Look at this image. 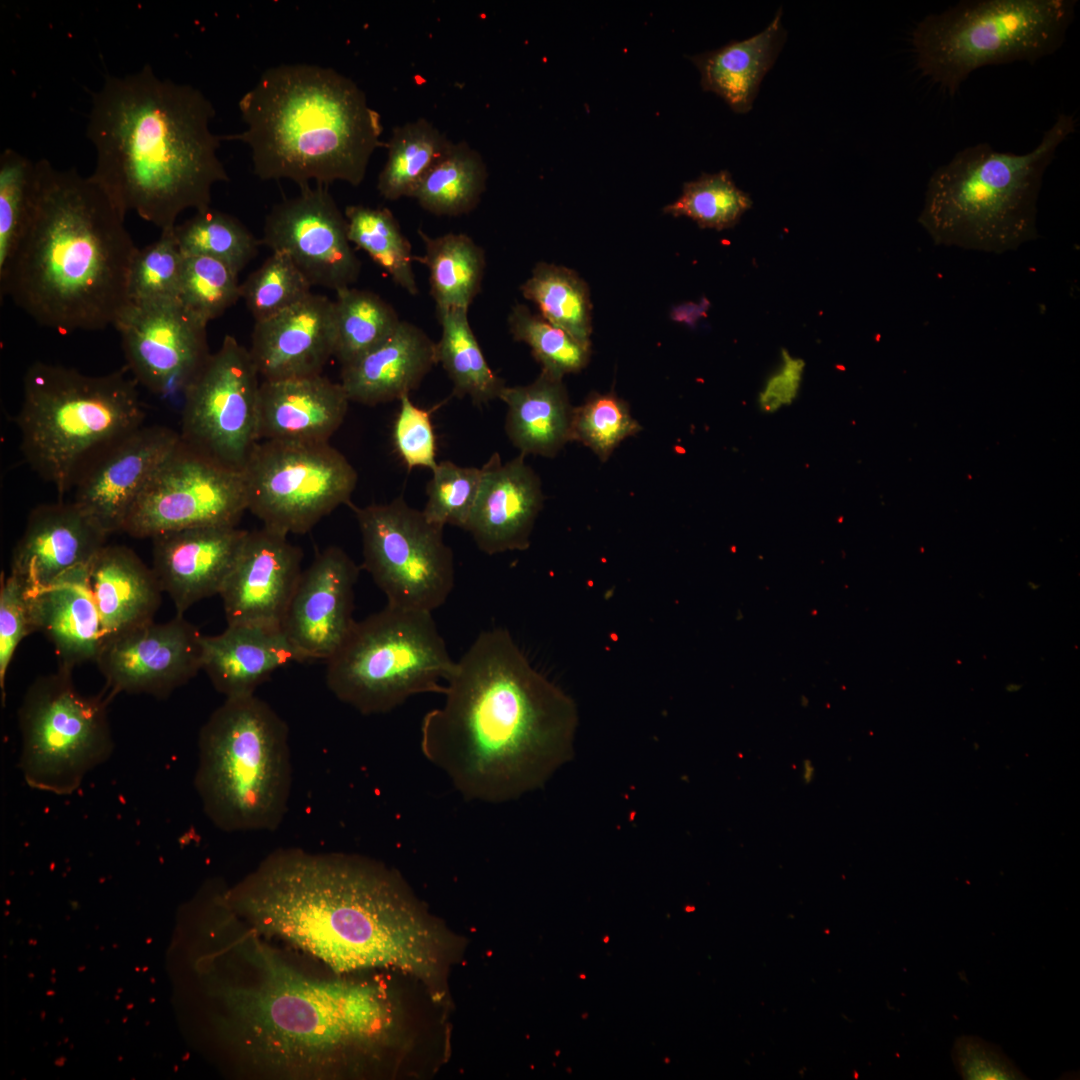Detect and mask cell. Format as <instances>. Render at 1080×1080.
I'll return each mask as SVG.
<instances>
[{
  "mask_svg": "<svg viewBox=\"0 0 1080 1080\" xmlns=\"http://www.w3.org/2000/svg\"><path fill=\"white\" fill-rule=\"evenodd\" d=\"M224 899L262 936L299 948L337 974L396 969L443 991L447 933L401 876L374 859L276 849L225 889Z\"/></svg>",
  "mask_w": 1080,
  "mask_h": 1080,
  "instance_id": "cell-1",
  "label": "cell"
},
{
  "mask_svg": "<svg viewBox=\"0 0 1080 1080\" xmlns=\"http://www.w3.org/2000/svg\"><path fill=\"white\" fill-rule=\"evenodd\" d=\"M420 748L467 800L504 803L542 788L574 756L575 701L537 671L502 628L456 662Z\"/></svg>",
  "mask_w": 1080,
  "mask_h": 1080,
  "instance_id": "cell-2",
  "label": "cell"
},
{
  "mask_svg": "<svg viewBox=\"0 0 1080 1080\" xmlns=\"http://www.w3.org/2000/svg\"><path fill=\"white\" fill-rule=\"evenodd\" d=\"M244 921L224 988L244 1062L283 1079H332L376 1057L397 1036V1010L382 985L302 971Z\"/></svg>",
  "mask_w": 1080,
  "mask_h": 1080,
  "instance_id": "cell-3",
  "label": "cell"
},
{
  "mask_svg": "<svg viewBox=\"0 0 1080 1080\" xmlns=\"http://www.w3.org/2000/svg\"><path fill=\"white\" fill-rule=\"evenodd\" d=\"M91 102L90 177L124 215L132 210L169 230L183 211L210 207L213 186L229 181L218 156L222 136L210 128L215 108L194 86L162 79L147 64L107 75Z\"/></svg>",
  "mask_w": 1080,
  "mask_h": 1080,
  "instance_id": "cell-4",
  "label": "cell"
},
{
  "mask_svg": "<svg viewBox=\"0 0 1080 1080\" xmlns=\"http://www.w3.org/2000/svg\"><path fill=\"white\" fill-rule=\"evenodd\" d=\"M125 215L89 176L36 161L31 212L0 295L60 333L113 326L138 247Z\"/></svg>",
  "mask_w": 1080,
  "mask_h": 1080,
  "instance_id": "cell-5",
  "label": "cell"
},
{
  "mask_svg": "<svg viewBox=\"0 0 1080 1080\" xmlns=\"http://www.w3.org/2000/svg\"><path fill=\"white\" fill-rule=\"evenodd\" d=\"M246 125L239 140L250 149L261 180L288 179L358 186L379 147L383 126L364 91L338 71L312 64L267 68L238 102Z\"/></svg>",
  "mask_w": 1080,
  "mask_h": 1080,
  "instance_id": "cell-6",
  "label": "cell"
},
{
  "mask_svg": "<svg viewBox=\"0 0 1080 1080\" xmlns=\"http://www.w3.org/2000/svg\"><path fill=\"white\" fill-rule=\"evenodd\" d=\"M1076 127L1073 115L1061 113L1027 153L987 142L959 150L931 174L918 223L937 245L993 254L1037 239L1044 174Z\"/></svg>",
  "mask_w": 1080,
  "mask_h": 1080,
  "instance_id": "cell-7",
  "label": "cell"
},
{
  "mask_svg": "<svg viewBox=\"0 0 1080 1080\" xmlns=\"http://www.w3.org/2000/svg\"><path fill=\"white\" fill-rule=\"evenodd\" d=\"M289 728L255 694L226 698L202 726L194 785L225 832L277 830L292 790Z\"/></svg>",
  "mask_w": 1080,
  "mask_h": 1080,
  "instance_id": "cell-8",
  "label": "cell"
},
{
  "mask_svg": "<svg viewBox=\"0 0 1080 1080\" xmlns=\"http://www.w3.org/2000/svg\"><path fill=\"white\" fill-rule=\"evenodd\" d=\"M126 371L93 376L41 361L27 368L15 417L20 451L60 499L89 458L144 425L137 382Z\"/></svg>",
  "mask_w": 1080,
  "mask_h": 1080,
  "instance_id": "cell-9",
  "label": "cell"
},
{
  "mask_svg": "<svg viewBox=\"0 0 1080 1080\" xmlns=\"http://www.w3.org/2000/svg\"><path fill=\"white\" fill-rule=\"evenodd\" d=\"M1076 0H965L912 31L916 68L949 95L977 69L1034 64L1065 42Z\"/></svg>",
  "mask_w": 1080,
  "mask_h": 1080,
  "instance_id": "cell-10",
  "label": "cell"
},
{
  "mask_svg": "<svg viewBox=\"0 0 1080 1080\" xmlns=\"http://www.w3.org/2000/svg\"><path fill=\"white\" fill-rule=\"evenodd\" d=\"M326 664L329 690L363 715L390 712L417 694H443L456 666L431 612L390 605L355 621Z\"/></svg>",
  "mask_w": 1080,
  "mask_h": 1080,
  "instance_id": "cell-11",
  "label": "cell"
},
{
  "mask_svg": "<svg viewBox=\"0 0 1080 1080\" xmlns=\"http://www.w3.org/2000/svg\"><path fill=\"white\" fill-rule=\"evenodd\" d=\"M71 674L58 668L38 677L18 710L22 776L29 787L56 795L74 793L114 749L111 696L80 693Z\"/></svg>",
  "mask_w": 1080,
  "mask_h": 1080,
  "instance_id": "cell-12",
  "label": "cell"
},
{
  "mask_svg": "<svg viewBox=\"0 0 1080 1080\" xmlns=\"http://www.w3.org/2000/svg\"><path fill=\"white\" fill-rule=\"evenodd\" d=\"M247 510L284 535L305 534L351 504L358 475L329 442L259 441L243 469Z\"/></svg>",
  "mask_w": 1080,
  "mask_h": 1080,
  "instance_id": "cell-13",
  "label": "cell"
},
{
  "mask_svg": "<svg viewBox=\"0 0 1080 1080\" xmlns=\"http://www.w3.org/2000/svg\"><path fill=\"white\" fill-rule=\"evenodd\" d=\"M362 539V567L385 594L387 605L433 612L455 584V563L442 526L402 496L365 507L349 505Z\"/></svg>",
  "mask_w": 1080,
  "mask_h": 1080,
  "instance_id": "cell-14",
  "label": "cell"
},
{
  "mask_svg": "<svg viewBox=\"0 0 1080 1080\" xmlns=\"http://www.w3.org/2000/svg\"><path fill=\"white\" fill-rule=\"evenodd\" d=\"M259 377L249 350L226 335L185 392L181 441L224 466L243 471L259 442Z\"/></svg>",
  "mask_w": 1080,
  "mask_h": 1080,
  "instance_id": "cell-15",
  "label": "cell"
},
{
  "mask_svg": "<svg viewBox=\"0 0 1080 1080\" xmlns=\"http://www.w3.org/2000/svg\"><path fill=\"white\" fill-rule=\"evenodd\" d=\"M245 511L243 471L222 465L180 439L136 499L122 532L152 539L194 527L237 526Z\"/></svg>",
  "mask_w": 1080,
  "mask_h": 1080,
  "instance_id": "cell-16",
  "label": "cell"
},
{
  "mask_svg": "<svg viewBox=\"0 0 1080 1080\" xmlns=\"http://www.w3.org/2000/svg\"><path fill=\"white\" fill-rule=\"evenodd\" d=\"M127 369L164 398L184 395L210 355L207 323L179 299L128 302L114 325Z\"/></svg>",
  "mask_w": 1080,
  "mask_h": 1080,
  "instance_id": "cell-17",
  "label": "cell"
},
{
  "mask_svg": "<svg viewBox=\"0 0 1080 1080\" xmlns=\"http://www.w3.org/2000/svg\"><path fill=\"white\" fill-rule=\"evenodd\" d=\"M260 244L288 255L312 286L337 292L351 287L361 272L346 217L325 185L302 187L298 195L275 204Z\"/></svg>",
  "mask_w": 1080,
  "mask_h": 1080,
  "instance_id": "cell-18",
  "label": "cell"
},
{
  "mask_svg": "<svg viewBox=\"0 0 1080 1080\" xmlns=\"http://www.w3.org/2000/svg\"><path fill=\"white\" fill-rule=\"evenodd\" d=\"M202 637L182 615L148 622L103 643L96 664L112 697L148 694L164 699L202 669Z\"/></svg>",
  "mask_w": 1080,
  "mask_h": 1080,
  "instance_id": "cell-19",
  "label": "cell"
},
{
  "mask_svg": "<svg viewBox=\"0 0 1080 1080\" xmlns=\"http://www.w3.org/2000/svg\"><path fill=\"white\" fill-rule=\"evenodd\" d=\"M179 442V432L161 425H142L116 439L82 466L73 502L107 535L122 531L136 499Z\"/></svg>",
  "mask_w": 1080,
  "mask_h": 1080,
  "instance_id": "cell-20",
  "label": "cell"
},
{
  "mask_svg": "<svg viewBox=\"0 0 1080 1080\" xmlns=\"http://www.w3.org/2000/svg\"><path fill=\"white\" fill-rule=\"evenodd\" d=\"M360 568L340 547L319 552L302 571L281 628L300 662L328 660L352 626Z\"/></svg>",
  "mask_w": 1080,
  "mask_h": 1080,
  "instance_id": "cell-21",
  "label": "cell"
},
{
  "mask_svg": "<svg viewBox=\"0 0 1080 1080\" xmlns=\"http://www.w3.org/2000/svg\"><path fill=\"white\" fill-rule=\"evenodd\" d=\"M303 553L287 535L249 531L219 595L227 625L281 626L302 574Z\"/></svg>",
  "mask_w": 1080,
  "mask_h": 1080,
  "instance_id": "cell-22",
  "label": "cell"
},
{
  "mask_svg": "<svg viewBox=\"0 0 1080 1080\" xmlns=\"http://www.w3.org/2000/svg\"><path fill=\"white\" fill-rule=\"evenodd\" d=\"M248 532L237 526L216 525L166 532L152 538V570L162 591L174 603L177 615L220 593Z\"/></svg>",
  "mask_w": 1080,
  "mask_h": 1080,
  "instance_id": "cell-23",
  "label": "cell"
},
{
  "mask_svg": "<svg viewBox=\"0 0 1080 1080\" xmlns=\"http://www.w3.org/2000/svg\"><path fill=\"white\" fill-rule=\"evenodd\" d=\"M544 505L541 480L520 454L502 462L495 452L481 467L477 496L464 530L488 555L524 551Z\"/></svg>",
  "mask_w": 1080,
  "mask_h": 1080,
  "instance_id": "cell-24",
  "label": "cell"
},
{
  "mask_svg": "<svg viewBox=\"0 0 1080 1080\" xmlns=\"http://www.w3.org/2000/svg\"><path fill=\"white\" fill-rule=\"evenodd\" d=\"M335 341L334 300L312 292L255 322L248 350L263 380H283L322 374L334 356Z\"/></svg>",
  "mask_w": 1080,
  "mask_h": 1080,
  "instance_id": "cell-25",
  "label": "cell"
},
{
  "mask_svg": "<svg viewBox=\"0 0 1080 1080\" xmlns=\"http://www.w3.org/2000/svg\"><path fill=\"white\" fill-rule=\"evenodd\" d=\"M107 536L73 501L39 505L13 548L10 573L28 594L35 593L68 570L90 563Z\"/></svg>",
  "mask_w": 1080,
  "mask_h": 1080,
  "instance_id": "cell-26",
  "label": "cell"
},
{
  "mask_svg": "<svg viewBox=\"0 0 1080 1080\" xmlns=\"http://www.w3.org/2000/svg\"><path fill=\"white\" fill-rule=\"evenodd\" d=\"M349 402L342 384L322 374L262 380L259 441L329 442L342 425Z\"/></svg>",
  "mask_w": 1080,
  "mask_h": 1080,
  "instance_id": "cell-27",
  "label": "cell"
},
{
  "mask_svg": "<svg viewBox=\"0 0 1080 1080\" xmlns=\"http://www.w3.org/2000/svg\"><path fill=\"white\" fill-rule=\"evenodd\" d=\"M88 570L89 563L76 566L28 594L35 632L53 645L59 669L71 673L78 665L96 662L104 641Z\"/></svg>",
  "mask_w": 1080,
  "mask_h": 1080,
  "instance_id": "cell-28",
  "label": "cell"
},
{
  "mask_svg": "<svg viewBox=\"0 0 1080 1080\" xmlns=\"http://www.w3.org/2000/svg\"><path fill=\"white\" fill-rule=\"evenodd\" d=\"M436 364V342L401 321L387 340L341 367L340 383L350 401L374 406L410 394Z\"/></svg>",
  "mask_w": 1080,
  "mask_h": 1080,
  "instance_id": "cell-29",
  "label": "cell"
},
{
  "mask_svg": "<svg viewBox=\"0 0 1080 1080\" xmlns=\"http://www.w3.org/2000/svg\"><path fill=\"white\" fill-rule=\"evenodd\" d=\"M299 662L281 626L227 625L202 637V669L226 698L254 694L279 668Z\"/></svg>",
  "mask_w": 1080,
  "mask_h": 1080,
  "instance_id": "cell-30",
  "label": "cell"
},
{
  "mask_svg": "<svg viewBox=\"0 0 1080 1080\" xmlns=\"http://www.w3.org/2000/svg\"><path fill=\"white\" fill-rule=\"evenodd\" d=\"M89 586L104 642L154 621L163 592L152 570L128 547L104 545L89 563Z\"/></svg>",
  "mask_w": 1080,
  "mask_h": 1080,
  "instance_id": "cell-31",
  "label": "cell"
},
{
  "mask_svg": "<svg viewBox=\"0 0 1080 1080\" xmlns=\"http://www.w3.org/2000/svg\"><path fill=\"white\" fill-rule=\"evenodd\" d=\"M781 17L780 8L758 34L691 56L700 72L703 90L720 96L736 113L749 112L761 81L785 42L786 31Z\"/></svg>",
  "mask_w": 1080,
  "mask_h": 1080,
  "instance_id": "cell-32",
  "label": "cell"
},
{
  "mask_svg": "<svg viewBox=\"0 0 1080 1080\" xmlns=\"http://www.w3.org/2000/svg\"><path fill=\"white\" fill-rule=\"evenodd\" d=\"M499 399L508 408L506 434L520 454L554 457L572 441L574 407L562 379L541 372L528 385L506 386Z\"/></svg>",
  "mask_w": 1080,
  "mask_h": 1080,
  "instance_id": "cell-33",
  "label": "cell"
},
{
  "mask_svg": "<svg viewBox=\"0 0 1080 1080\" xmlns=\"http://www.w3.org/2000/svg\"><path fill=\"white\" fill-rule=\"evenodd\" d=\"M425 254L414 257L429 271L430 295L437 311L469 309L481 290L486 268L485 252L463 233L431 237L418 230Z\"/></svg>",
  "mask_w": 1080,
  "mask_h": 1080,
  "instance_id": "cell-34",
  "label": "cell"
},
{
  "mask_svg": "<svg viewBox=\"0 0 1080 1080\" xmlns=\"http://www.w3.org/2000/svg\"><path fill=\"white\" fill-rule=\"evenodd\" d=\"M442 333L436 361L453 384V395L481 406L499 399L505 381L489 366L468 320L467 309L437 311Z\"/></svg>",
  "mask_w": 1080,
  "mask_h": 1080,
  "instance_id": "cell-35",
  "label": "cell"
},
{
  "mask_svg": "<svg viewBox=\"0 0 1080 1080\" xmlns=\"http://www.w3.org/2000/svg\"><path fill=\"white\" fill-rule=\"evenodd\" d=\"M453 144L425 118L394 127L386 142L387 160L378 176L380 195L387 200L412 198L424 177Z\"/></svg>",
  "mask_w": 1080,
  "mask_h": 1080,
  "instance_id": "cell-36",
  "label": "cell"
},
{
  "mask_svg": "<svg viewBox=\"0 0 1080 1080\" xmlns=\"http://www.w3.org/2000/svg\"><path fill=\"white\" fill-rule=\"evenodd\" d=\"M487 178L480 153L460 141L428 172L412 198L438 216L467 214L479 204Z\"/></svg>",
  "mask_w": 1080,
  "mask_h": 1080,
  "instance_id": "cell-37",
  "label": "cell"
},
{
  "mask_svg": "<svg viewBox=\"0 0 1080 1080\" xmlns=\"http://www.w3.org/2000/svg\"><path fill=\"white\" fill-rule=\"evenodd\" d=\"M522 295L539 314L582 344L591 345L590 293L587 283L572 269L539 262L521 286Z\"/></svg>",
  "mask_w": 1080,
  "mask_h": 1080,
  "instance_id": "cell-38",
  "label": "cell"
},
{
  "mask_svg": "<svg viewBox=\"0 0 1080 1080\" xmlns=\"http://www.w3.org/2000/svg\"><path fill=\"white\" fill-rule=\"evenodd\" d=\"M334 309V357L341 367L387 340L402 321L393 306L379 295L353 287L336 292Z\"/></svg>",
  "mask_w": 1080,
  "mask_h": 1080,
  "instance_id": "cell-39",
  "label": "cell"
},
{
  "mask_svg": "<svg viewBox=\"0 0 1080 1080\" xmlns=\"http://www.w3.org/2000/svg\"><path fill=\"white\" fill-rule=\"evenodd\" d=\"M344 215L351 244L365 251L397 286L417 295L415 256L393 213L387 208L348 205Z\"/></svg>",
  "mask_w": 1080,
  "mask_h": 1080,
  "instance_id": "cell-40",
  "label": "cell"
},
{
  "mask_svg": "<svg viewBox=\"0 0 1080 1080\" xmlns=\"http://www.w3.org/2000/svg\"><path fill=\"white\" fill-rule=\"evenodd\" d=\"M174 234L184 256H208L240 273L258 253L260 240L231 214L208 207L181 224Z\"/></svg>",
  "mask_w": 1080,
  "mask_h": 1080,
  "instance_id": "cell-41",
  "label": "cell"
},
{
  "mask_svg": "<svg viewBox=\"0 0 1080 1080\" xmlns=\"http://www.w3.org/2000/svg\"><path fill=\"white\" fill-rule=\"evenodd\" d=\"M752 204L750 196L735 185L730 172L721 170L684 183L681 195L663 212L688 217L700 228L720 231L735 226Z\"/></svg>",
  "mask_w": 1080,
  "mask_h": 1080,
  "instance_id": "cell-42",
  "label": "cell"
},
{
  "mask_svg": "<svg viewBox=\"0 0 1080 1080\" xmlns=\"http://www.w3.org/2000/svg\"><path fill=\"white\" fill-rule=\"evenodd\" d=\"M507 321L513 339L530 347L541 372L563 379L564 375L579 372L588 364L591 345L582 344L525 305L515 304Z\"/></svg>",
  "mask_w": 1080,
  "mask_h": 1080,
  "instance_id": "cell-43",
  "label": "cell"
},
{
  "mask_svg": "<svg viewBox=\"0 0 1080 1080\" xmlns=\"http://www.w3.org/2000/svg\"><path fill=\"white\" fill-rule=\"evenodd\" d=\"M36 162L7 148L0 156V279L13 258L31 212Z\"/></svg>",
  "mask_w": 1080,
  "mask_h": 1080,
  "instance_id": "cell-44",
  "label": "cell"
},
{
  "mask_svg": "<svg viewBox=\"0 0 1080 1080\" xmlns=\"http://www.w3.org/2000/svg\"><path fill=\"white\" fill-rule=\"evenodd\" d=\"M312 287L288 255L275 251L241 283V299L259 322L300 302Z\"/></svg>",
  "mask_w": 1080,
  "mask_h": 1080,
  "instance_id": "cell-45",
  "label": "cell"
},
{
  "mask_svg": "<svg viewBox=\"0 0 1080 1080\" xmlns=\"http://www.w3.org/2000/svg\"><path fill=\"white\" fill-rule=\"evenodd\" d=\"M239 273L208 256H184L178 299L207 324L241 299Z\"/></svg>",
  "mask_w": 1080,
  "mask_h": 1080,
  "instance_id": "cell-46",
  "label": "cell"
},
{
  "mask_svg": "<svg viewBox=\"0 0 1080 1080\" xmlns=\"http://www.w3.org/2000/svg\"><path fill=\"white\" fill-rule=\"evenodd\" d=\"M641 429L625 400L614 392H591L583 404L574 407L571 438L605 462L623 440Z\"/></svg>",
  "mask_w": 1080,
  "mask_h": 1080,
  "instance_id": "cell-47",
  "label": "cell"
},
{
  "mask_svg": "<svg viewBox=\"0 0 1080 1080\" xmlns=\"http://www.w3.org/2000/svg\"><path fill=\"white\" fill-rule=\"evenodd\" d=\"M183 263L174 227L161 231L156 241L137 249L129 274V302L178 299Z\"/></svg>",
  "mask_w": 1080,
  "mask_h": 1080,
  "instance_id": "cell-48",
  "label": "cell"
},
{
  "mask_svg": "<svg viewBox=\"0 0 1080 1080\" xmlns=\"http://www.w3.org/2000/svg\"><path fill=\"white\" fill-rule=\"evenodd\" d=\"M480 480L481 468L462 467L448 460L439 462L426 486L427 502L422 512L427 520L442 527L465 529Z\"/></svg>",
  "mask_w": 1080,
  "mask_h": 1080,
  "instance_id": "cell-49",
  "label": "cell"
},
{
  "mask_svg": "<svg viewBox=\"0 0 1080 1080\" xmlns=\"http://www.w3.org/2000/svg\"><path fill=\"white\" fill-rule=\"evenodd\" d=\"M35 632L29 596L24 583L14 574L1 576L0 585V691L5 703V682L9 665L20 642Z\"/></svg>",
  "mask_w": 1080,
  "mask_h": 1080,
  "instance_id": "cell-50",
  "label": "cell"
},
{
  "mask_svg": "<svg viewBox=\"0 0 1080 1080\" xmlns=\"http://www.w3.org/2000/svg\"><path fill=\"white\" fill-rule=\"evenodd\" d=\"M399 402L393 428L396 451L409 470L424 467L432 471L438 463L430 412L415 405L409 394L403 395Z\"/></svg>",
  "mask_w": 1080,
  "mask_h": 1080,
  "instance_id": "cell-51",
  "label": "cell"
},
{
  "mask_svg": "<svg viewBox=\"0 0 1080 1080\" xmlns=\"http://www.w3.org/2000/svg\"><path fill=\"white\" fill-rule=\"evenodd\" d=\"M952 1059L963 1079H1026L1000 1047L976 1036L958 1038L952 1050Z\"/></svg>",
  "mask_w": 1080,
  "mask_h": 1080,
  "instance_id": "cell-52",
  "label": "cell"
},
{
  "mask_svg": "<svg viewBox=\"0 0 1080 1080\" xmlns=\"http://www.w3.org/2000/svg\"><path fill=\"white\" fill-rule=\"evenodd\" d=\"M781 359L779 368L769 377L759 394V407L765 413H773L790 405L801 386L804 361L792 357L787 350H782Z\"/></svg>",
  "mask_w": 1080,
  "mask_h": 1080,
  "instance_id": "cell-53",
  "label": "cell"
},
{
  "mask_svg": "<svg viewBox=\"0 0 1080 1080\" xmlns=\"http://www.w3.org/2000/svg\"><path fill=\"white\" fill-rule=\"evenodd\" d=\"M710 302L702 298L700 302H686L672 308L670 317L672 320L694 327L696 323L706 316Z\"/></svg>",
  "mask_w": 1080,
  "mask_h": 1080,
  "instance_id": "cell-54",
  "label": "cell"
}]
</instances>
